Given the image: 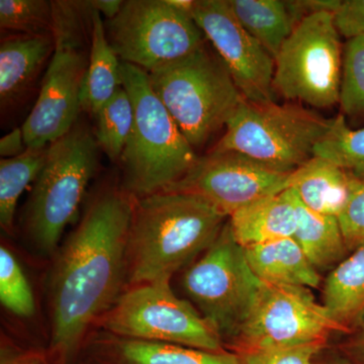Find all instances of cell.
<instances>
[{"mask_svg": "<svg viewBox=\"0 0 364 364\" xmlns=\"http://www.w3.org/2000/svg\"><path fill=\"white\" fill-rule=\"evenodd\" d=\"M331 119L296 104L243 98L212 150L235 151L274 168L294 172L314 157Z\"/></svg>", "mask_w": 364, "mask_h": 364, "instance_id": "52a82bcc", "label": "cell"}, {"mask_svg": "<svg viewBox=\"0 0 364 364\" xmlns=\"http://www.w3.org/2000/svg\"><path fill=\"white\" fill-rule=\"evenodd\" d=\"M91 18L92 30L90 62L81 90L80 107L90 116L97 117L102 107L114 97L123 83L122 61L107 40L102 14L92 9Z\"/></svg>", "mask_w": 364, "mask_h": 364, "instance_id": "ffe728a7", "label": "cell"}, {"mask_svg": "<svg viewBox=\"0 0 364 364\" xmlns=\"http://www.w3.org/2000/svg\"><path fill=\"white\" fill-rule=\"evenodd\" d=\"M244 249L249 267L262 282L308 289H317L320 284L318 269L294 237Z\"/></svg>", "mask_w": 364, "mask_h": 364, "instance_id": "d6986e66", "label": "cell"}, {"mask_svg": "<svg viewBox=\"0 0 364 364\" xmlns=\"http://www.w3.org/2000/svg\"><path fill=\"white\" fill-rule=\"evenodd\" d=\"M324 346L322 343L306 344L286 348L242 351L236 354L243 364H314V358Z\"/></svg>", "mask_w": 364, "mask_h": 364, "instance_id": "4dcf8cb0", "label": "cell"}, {"mask_svg": "<svg viewBox=\"0 0 364 364\" xmlns=\"http://www.w3.org/2000/svg\"><path fill=\"white\" fill-rule=\"evenodd\" d=\"M97 139L76 124L50 144L42 171L35 181L23 215V229L40 255L56 254L69 223L76 217L97 167Z\"/></svg>", "mask_w": 364, "mask_h": 364, "instance_id": "8992f818", "label": "cell"}, {"mask_svg": "<svg viewBox=\"0 0 364 364\" xmlns=\"http://www.w3.org/2000/svg\"><path fill=\"white\" fill-rule=\"evenodd\" d=\"M358 326V334L346 347L351 364H364V315Z\"/></svg>", "mask_w": 364, "mask_h": 364, "instance_id": "e575fe53", "label": "cell"}, {"mask_svg": "<svg viewBox=\"0 0 364 364\" xmlns=\"http://www.w3.org/2000/svg\"><path fill=\"white\" fill-rule=\"evenodd\" d=\"M26 148L23 129L16 128L0 140V156L2 159L20 156Z\"/></svg>", "mask_w": 364, "mask_h": 364, "instance_id": "836d02e7", "label": "cell"}, {"mask_svg": "<svg viewBox=\"0 0 364 364\" xmlns=\"http://www.w3.org/2000/svg\"><path fill=\"white\" fill-rule=\"evenodd\" d=\"M282 171L235 151L210 150L188 174L164 191L200 196L230 217L251 203L289 188Z\"/></svg>", "mask_w": 364, "mask_h": 364, "instance_id": "4fadbf2b", "label": "cell"}, {"mask_svg": "<svg viewBox=\"0 0 364 364\" xmlns=\"http://www.w3.org/2000/svg\"><path fill=\"white\" fill-rule=\"evenodd\" d=\"M236 241L243 248L294 237L296 228V198L287 188L269 196L229 217Z\"/></svg>", "mask_w": 364, "mask_h": 364, "instance_id": "e0dca14e", "label": "cell"}, {"mask_svg": "<svg viewBox=\"0 0 364 364\" xmlns=\"http://www.w3.org/2000/svg\"><path fill=\"white\" fill-rule=\"evenodd\" d=\"M48 147L26 148L20 156L0 160V225L6 233L13 231L21 196L44 167Z\"/></svg>", "mask_w": 364, "mask_h": 364, "instance_id": "cb8c5ba5", "label": "cell"}, {"mask_svg": "<svg viewBox=\"0 0 364 364\" xmlns=\"http://www.w3.org/2000/svg\"><path fill=\"white\" fill-rule=\"evenodd\" d=\"M229 219L200 196L160 191L136 198L127 245V284L170 282L215 240Z\"/></svg>", "mask_w": 364, "mask_h": 364, "instance_id": "7a4b0ae2", "label": "cell"}, {"mask_svg": "<svg viewBox=\"0 0 364 364\" xmlns=\"http://www.w3.org/2000/svg\"><path fill=\"white\" fill-rule=\"evenodd\" d=\"M135 200L126 191L100 193L55 254L47 349L53 363L78 364L92 328L123 294Z\"/></svg>", "mask_w": 364, "mask_h": 364, "instance_id": "6da1fadb", "label": "cell"}, {"mask_svg": "<svg viewBox=\"0 0 364 364\" xmlns=\"http://www.w3.org/2000/svg\"><path fill=\"white\" fill-rule=\"evenodd\" d=\"M334 332L348 331L316 301L310 289L262 282L232 349L238 353L326 344Z\"/></svg>", "mask_w": 364, "mask_h": 364, "instance_id": "7c38bea8", "label": "cell"}, {"mask_svg": "<svg viewBox=\"0 0 364 364\" xmlns=\"http://www.w3.org/2000/svg\"><path fill=\"white\" fill-rule=\"evenodd\" d=\"M339 104L347 116H364V37L345 45Z\"/></svg>", "mask_w": 364, "mask_h": 364, "instance_id": "f1b7e54d", "label": "cell"}, {"mask_svg": "<svg viewBox=\"0 0 364 364\" xmlns=\"http://www.w3.org/2000/svg\"><path fill=\"white\" fill-rule=\"evenodd\" d=\"M97 327L124 338L227 350L221 336L188 299L173 293L170 282L129 287Z\"/></svg>", "mask_w": 364, "mask_h": 364, "instance_id": "9c48e42d", "label": "cell"}, {"mask_svg": "<svg viewBox=\"0 0 364 364\" xmlns=\"http://www.w3.org/2000/svg\"><path fill=\"white\" fill-rule=\"evenodd\" d=\"M121 76L134 107L133 129L121 157L124 188L140 198L181 181L198 156L155 95L147 72L122 62Z\"/></svg>", "mask_w": 364, "mask_h": 364, "instance_id": "3957f363", "label": "cell"}, {"mask_svg": "<svg viewBox=\"0 0 364 364\" xmlns=\"http://www.w3.org/2000/svg\"><path fill=\"white\" fill-rule=\"evenodd\" d=\"M0 364H56L48 355L47 350L26 349L2 338Z\"/></svg>", "mask_w": 364, "mask_h": 364, "instance_id": "d6a6232c", "label": "cell"}, {"mask_svg": "<svg viewBox=\"0 0 364 364\" xmlns=\"http://www.w3.org/2000/svg\"><path fill=\"white\" fill-rule=\"evenodd\" d=\"M52 1L0 0V28L16 35L53 33Z\"/></svg>", "mask_w": 364, "mask_h": 364, "instance_id": "4316f807", "label": "cell"}, {"mask_svg": "<svg viewBox=\"0 0 364 364\" xmlns=\"http://www.w3.org/2000/svg\"><path fill=\"white\" fill-rule=\"evenodd\" d=\"M191 16L243 97L252 102L273 100L274 59L239 23L228 0H196Z\"/></svg>", "mask_w": 364, "mask_h": 364, "instance_id": "5bb4252c", "label": "cell"}, {"mask_svg": "<svg viewBox=\"0 0 364 364\" xmlns=\"http://www.w3.org/2000/svg\"><path fill=\"white\" fill-rule=\"evenodd\" d=\"M0 301L14 315L30 318L36 312L32 287L13 252L0 248Z\"/></svg>", "mask_w": 364, "mask_h": 364, "instance_id": "83f0119b", "label": "cell"}, {"mask_svg": "<svg viewBox=\"0 0 364 364\" xmlns=\"http://www.w3.org/2000/svg\"><path fill=\"white\" fill-rule=\"evenodd\" d=\"M239 23L255 38L273 59L289 39L296 23L287 1L228 0Z\"/></svg>", "mask_w": 364, "mask_h": 364, "instance_id": "603a6c76", "label": "cell"}, {"mask_svg": "<svg viewBox=\"0 0 364 364\" xmlns=\"http://www.w3.org/2000/svg\"><path fill=\"white\" fill-rule=\"evenodd\" d=\"M262 282L249 267L229 219L215 240L184 269L181 284L189 301L224 339L233 342L245 323Z\"/></svg>", "mask_w": 364, "mask_h": 364, "instance_id": "ba28073f", "label": "cell"}, {"mask_svg": "<svg viewBox=\"0 0 364 364\" xmlns=\"http://www.w3.org/2000/svg\"><path fill=\"white\" fill-rule=\"evenodd\" d=\"M353 179L333 163L314 156L291 173L289 188L314 212L338 218L348 202Z\"/></svg>", "mask_w": 364, "mask_h": 364, "instance_id": "ac0fdd59", "label": "cell"}, {"mask_svg": "<svg viewBox=\"0 0 364 364\" xmlns=\"http://www.w3.org/2000/svg\"><path fill=\"white\" fill-rule=\"evenodd\" d=\"M98 147L112 160L121 158L134 124V107L123 86L102 107L97 116Z\"/></svg>", "mask_w": 364, "mask_h": 364, "instance_id": "484cf974", "label": "cell"}, {"mask_svg": "<svg viewBox=\"0 0 364 364\" xmlns=\"http://www.w3.org/2000/svg\"><path fill=\"white\" fill-rule=\"evenodd\" d=\"M53 33L14 35L0 44V104L9 109L25 97L54 52Z\"/></svg>", "mask_w": 364, "mask_h": 364, "instance_id": "2e32d148", "label": "cell"}, {"mask_svg": "<svg viewBox=\"0 0 364 364\" xmlns=\"http://www.w3.org/2000/svg\"><path fill=\"white\" fill-rule=\"evenodd\" d=\"M314 364H351L350 363H314Z\"/></svg>", "mask_w": 364, "mask_h": 364, "instance_id": "8d00e7d4", "label": "cell"}, {"mask_svg": "<svg viewBox=\"0 0 364 364\" xmlns=\"http://www.w3.org/2000/svg\"><path fill=\"white\" fill-rule=\"evenodd\" d=\"M105 26L119 60L147 73L188 56L207 41L193 16L167 0H127Z\"/></svg>", "mask_w": 364, "mask_h": 364, "instance_id": "8fae6325", "label": "cell"}, {"mask_svg": "<svg viewBox=\"0 0 364 364\" xmlns=\"http://www.w3.org/2000/svg\"><path fill=\"white\" fill-rule=\"evenodd\" d=\"M343 53L334 14L306 16L274 59L273 90L317 109L334 107L340 100Z\"/></svg>", "mask_w": 364, "mask_h": 364, "instance_id": "30bf717a", "label": "cell"}, {"mask_svg": "<svg viewBox=\"0 0 364 364\" xmlns=\"http://www.w3.org/2000/svg\"><path fill=\"white\" fill-rule=\"evenodd\" d=\"M124 1L121 0H91V9L105 16L107 21L112 20L121 11Z\"/></svg>", "mask_w": 364, "mask_h": 364, "instance_id": "d590c367", "label": "cell"}, {"mask_svg": "<svg viewBox=\"0 0 364 364\" xmlns=\"http://www.w3.org/2000/svg\"><path fill=\"white\" fill-rule=\"evenodd\" d=\"M54 52L39 97L21 126L26 147L43 148L76 124L91 47L90 1H52Z\"/></svg>", "mask_w": 364, "mask_h": 364, "instance_id": "277c9868", "label": "cell"}, {"mask_svg": "<svg viewBox=\"0 0 364 364\" xmlns=\"http://www.w3.org/2000/svg\"><path fill=\"white\" fill-rule=\"evenodd\" d=\"M294 198L296 207L294 240L316 269H325L338 262L348 251L338 218L314 212L299 202L296 193Z\"/></svg>", "mask_w": 364, "mask_h": 364, "instance_id": "7402d4cb", "label": "cell"}, {"mask_svg": "<svg viewBox=\"0 0 364 364\" xmlns=\"http://www.w3.org/2000/svg\"><path fill=\"white\" fill-rule=\"evenodd\" d=\"M148 80L195 150L227 126L244 98L207 43L188 56L149 72Z\"/></svg>", "mask_w": 364, "mask_h": 364, "instance_id": "5b68a950", "label": "cell"}, {"mask_svg": "<svg viewBox=\"0 0 364 364\" xmlns=\"http://www.w3.org/2000/svg\"><path fill=\"white\" fill-rule=\"evenodd\" d=\"M87 364H243L233 351L212 352L182 345L91 333L80 359Z\"/></svg>", "mask_w": 364, "mask_h": 364, "instance_id": "9a60e30c", "label": "cell"}, {"mask_svg": "<svg viewBox=\"0 0 364 364\" xmlns=\"http://www.w3.org/2000/svg\"><path fill=\"white\" fill-rule=\"evenodd\" d=\"M334 23L340 36L348 40L364 37V0L340 2L334 13Z\"/></svg>", "mask_w": 364, "mask_h": 364, "instance_id": "1f68e13d", "label": "cell"}, {"mask_svg": "<svg viewBox=\"0 0 364 364\" xmlns=\"http://www.w3.org/2000/svg\"><path fill=\"white\" fill-rule=\"evenodd\" d=\"M323 305L348 332L360 322L364 315V243L330 273Z\"/></svg>", "mask_w": 364, "mask_h": 364, "instance_id": "44dd1931", "label": "cell"}, {"mask_svg": "<svg viewBox=\"0 0 364 364\" xmlns=\"http://www.w3.org/2000/svg\"><path fill=\"white\" fill-rule=\"evenodd\" d=\"M347 250L354 251L364 243V181L354 177L350 196L338 217Z\"/></svg>", "mask_w": 364, "mask_h": 364, "instance_id": "f546056e", "label": "cell"}, {"mask_svg": "<svg viewBox=\"0 0 364 364\" xmlns=\"http://www.w3.org/2000/svg\"><path fill=\"white\" fill-rule=\"evenodd\" d=\"M314 156L323 158L364 181V128L352 130L343 114L331 119L329 130L316 146Z\"/></svg>", "mask_w": 364, "mask_h": 364, "instance_id": "d4e9b609", "label": "cell"}, {"mask_svg": "<svg viewBox=\"0 0 364 364\" xmlns=\"http://www.w3.org/2000/svg\"><path fill=\"white\" fill-rule=\"evenodd\" d=\"M78 364H87V363H85V361H83V360H79Z\"/></svg>", "mask_w": 364, "mask_h": 364, "instance_id": "74e56055", "label": "cell"}]
</instances>
